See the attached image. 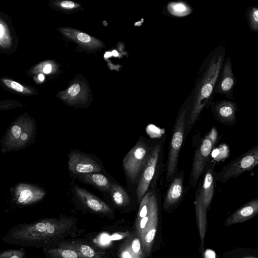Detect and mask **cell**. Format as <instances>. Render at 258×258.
Instances as JSON below:
<instances>
[{
    "instance_id": "7c38bea8",
    "label": "cell",
    "mask_w": 258,
    "mask_h": 258,
    "mask_svg": "<svg viewBox=\"0 0 258 258\" xmlns=\"http://www.w3.org/2000/svg\"><path fill=\"white\" fill-rule=\"evenodd\" d=\"M183 179V171L176 172L164 197L163 207L165 211L172 209L181 200L184 194Z\"/></svg>"
},
{
    "instance_id": "484cf974",
    "label": "cell",
    "mask_w": 258,
    "mask_h": 258,
    "mask_svg": "<svg viewBox=\"0 0 258 258\" xmlns=\"http://www.w3.org/2000/svg\"><path fill=\"white\" fill-rule=\"evenodd\" d=\"M80 91V87L78 84L73 85L68 90V93L71 96L77 95Z\"/></svg>"
},
{
    "instance_id": "52a82bcc",
    "label": "cell",
    "mask_w": 258,
    "mask_h": 258,
    "mask_svg": "<svg viewBox=\"0 0 258 258\" xmlns=\"http://www.w3.org/2000/svg\"><path fill=\"white\" fill-rule=\"evenodd\" d=\"M163 145L157 144L153 146L148 159L143 168L137 182L136 195L138 203L148 191L151 183L157 171L162 153Z\"/></svg>"
},
{
    "instance_id": "ffe728a7",
    "label": "cell",
    "mask_w": 258,
    "mask_h": 258,
    "mask_svg": "<svg viewBox=\"0 0 258 258\" xmlns=\"http://www.w3.org/2000/svg\"><path fill=\"white\" fill-rule=\"evenodd\" d=\"M124 245L134 258H146L141 241L135 233L128 238Z\"/></svg>"
},
{
    "instance_id": "d6a6232c",
    "label": "cell",
    "mask_w": 258,
    "mask_h": 258,
    "mask_svg": "<svg viewBox=\"0 0 258 258\" xmlns=\"http://www.w3.org/2000/svg\"><path fill=\"white\" fill-rule=\"evenodd\" d=\"M112 56V53L110 52H107L104 54L105 58H108Z\"/></svg>"
},
{
    "instance_id": "ba28073f",
    "label": "cell",
    "mask_w": 258,
    "mask_h": 258,
    "mask_svg": "<svg viewBox=\"0 0 258 258\" xmlns=\"http://www.w3.org/2000/svg\"><path fill=\"white\" fill-rule=\"evenodd\" d=\"M217 173L214 164L210 161L207 164L202 178L200 179L199 186L195 192V199L207 211L214 198ZM201 176V177H202Z\"/></svg>"
},
{
    "instance_id": "5b68a950",
    "label": "cell",
    "mask_w": 258,
    "mask_h": 258,
    "mask_svg": "<svg viewBox=\"0 0 258 258\" xmlns=\"http://www.w3.org/2000/svg\"><path fill=\"white\" fill-rule=\"evenodd\" d=\"M152 147L144 139H140L123 158L122 167L127 179L132 183H137Z\"/></svg>"
},
{
    "instance_id": "e575fe53",
    "label": "cell",
    "mask_w": 258,
    "mask_h": 258,
    "mask_svg": "<svg viewBox=\"0 0 258 258\" xmlns=\"http://www.w3.org/2000/svg\"><path fill=\"white\" fill-rule=\"evenodd\" d=\"M112 55L114 56H117L118 55V53L116 50H113L111 52Z\"/></svg>"
},
{
    "instance_id": "d4e9b609",
    "label": "cell",
    "mask_w": 258,
    "mask_h": 258,
    "mask_svg": "<svg viewBox=\"0 0 258 258\" xmlns=\"http://www.w3.org/2000/svg\"><path fill=\"white\" fill-rule=\"evenodd\" d=\"M119 255L120 258H134L124 245L121 247Z\"/></svg>"
},
{
    "instance_id": "5bb4252c",
    "label": "cell",
    "mask_w": 258,
    "mask_h": 258,
    "mask_svg": "<svg viewBox=\"0 0 258 258\" xmlns=\"http://www.w3.org/2000/svg\"><path fill=\"white\" fill-rule=\"evenodd\" d=\"M258 213V199L256 198L245 203L235 210L225 220V226H231L245 222Z\"/></svg>"
},
{
    "instance_id": "ac0fdd59",
    "label": "cell",
    "mask_w": 258,
    "mask_h": 258,
    "mask_svg": "<svg viewBox=\"0 0 258 258\" xmlns=\"http://www.w3.org/2000/svg\"><path fill=\"white\" fill-rule=\"evenodd\" d=\"M192 8L183 1L168 2L163 9V13L170 17L180 18L188 16L192 13Z\"/></svg>"
},
{
    "instance_id": "4fadbf2b",
    "label": "cell",
    "mask_w": 258,
    "mask_h": 258,
    "mask_svg": "<svg viewBox=\"0 0 258 258\" xmlns=\"http://www.w3.org/2000/svg\"><path fill=\"white\" fill-rule=\"evenodd\" d=\"M76 195L82 203L91 211L100 214H111L112 211L104 201L81 187L75 185Z\"/></svg>"
},
{
    "instance_id": "9a60e30c",
    "label": "cell",
    "mask_w": 258,
    "mask_h": 258,
    "mask_svg": "<svg viewBox=\"0 0 258 258\" xmlns=\"http://www.w3.org/2000/svg\"><path fill=\"white\" fill-rule=\"evenodd\" d=\"M47 258H83L76 249L64 246L60 243L51 244L43 248Z\"/></svg>"
},
{
    "instance_id": "7402d4cb",
    "label": "cell",
    "mask_w": 258,
    "mask_h": 258,
    "mask_svg": "<svg viewBox=\"0 0 258 258\" xmlns=\"http://www.w3.org/2000/svg\"><path fill=\"white\" fill-rule=\"evenodd\" d=\"M26 251L23 248L12 249L0 252V258H25Z\"/></svg>"
},
{
    "instance_id": "f546056e",
    "label": "cell",
    "mask_w": 258,
    "mask_h": 258,
    "mask_svg": "<svg viewBox=\"0 0 258 258\" xmlns=\"http://www.w3.org/2000/svg\"><path fill=\"white\" fill-rule=\"evenodd\" d=\"M51 71V66L49 64H46L43 69V72L46 74L49 73Z\"/></svg>"
},
{
    "instance_id": "f1b7e54d",
    "label": "cell",
    "mask_w": 258,
    "mask_h": 258,
    "mask_svg": "<svg viewBox=\"0 0 258 258\" xmlns=\"http://www.w3.org/2000/svg\"><path fill=\"white\" fill-rule=\"evenodd\" d=\"M60 5L62 7L66 8H73L75 6L74 3L69 1H63L61 3Z\"/></svg>"
},
{
    "instance_id": "8fae6325",
    "label": "cell",
    "mask_w": 258,
    "mask_h": 258,
    "mask_svg": "<svg viewBox=\"0 0 258 258\" xmlns=\"http://www.w3.org/2000/svg\"><path fill=\"white\" fill-rule=\"evenodd\" d=\"M68 157L69 170L74 174L100 172L102 170V167L96 160L84 154L72 152Z\"/></svg>"
},
{
    "instance_id": "1f68e13d",
    "label": "cell",
    "mask_w": 258,
    "mask_h": 258,
    "mask_svg": "<svg viewBox=\"0 0 258 258\" xmlns=\"http://www.w3.org/2000/svg\"><path fill=\"white\" fill-rule=\"evenodd\" d=\"M4 34V28L2 24H0V36L2 37Z\"/></svg>"
},
{
    "instance_id": "9c48e42d",
    "label": "cell",
    "mask_w": 258,
    "mask_h": 258,
    "mask_svg": "<svg viewBox=\"0 0 258 258\" xmlns=\"http://www.w3.org/2000/svg\"><path fill=\"white\" fill-rule=\"evenodd\" d=\"M237 79L232 69L229 56L225 58L216 82L213 94L223 95L229 100L235 99L233 95Z\"/></svg>"
},
{
    "instance_id": "4dcf8cb0",
    "label": "cell",
    "mask_w": 258,
    "mask_h": 258,
    "mask_svg": "<svg viewBox=\"0 0 258 258\" xmlns=\"http://www.w3.org/2000/svg\"><path fill=\"white\" fill-rule=\"evenodd\" d=\"M21 139L22 140H26L27 139L28 136H27V135L26 134L24 133V134L21 135Z\"/></svg>"
},
{
    "instance_id": "83f0119b",
    "label": "cell",
    "mask_w": 258,
    "mask_h": 258,
    "mask_svg": "<svg viewBox=\"0 0 258 258\" xmlns=\"http://www.w3.org/2000/svg\"><path fill=\"white\" fill-rule=\"evenodd\" d=\"M12 132L15 137L18 139L20 137L21 129L18 126L14 125L12 128Z\"/></svg>"
},
{
    "instance_id": "3957f363",
    "label": "cell",
    "mask_w": 258,
    "mask_h": 258,
    "mask_svg": "<svg viewBox=\"0 0 258 258\" xmlns=\"http://www.w3.org/2000/svg\"><path fill=\"white\" fill-rule=\"evenodd\" d=\"M189 100L187 97L181 105L171 133L168 154L165 179L171 181L176 172L180 151L185 136V125L189 108Z\"/></svg>"
},
{
    "instance_id": "4316f807",
    "label": "cell",
    "mask_w": 258,
    "mask_h": 258,
    "mask_svg": "<svg viewBox=\"0 0 258 258\" xmlns=\"http://www.w3.org/2000/svg\"><path fill=\"white\" fill-rule=\"evenodd\" d=\"M77 38L79 40L84 43H88L91 40V37L89 35L82 32L79 33L77 35Z\"/></svg>"
},
{
    "instance_id": "6da1fadb",
    "label": "cell",
    "mask_w": 258,
    "mask_h": 258,
    "mask_svg": "<svg viewBox=\"0 0 258 258\" xmlns=\"http://www.w3.org/2000/svg\"><path fill=\"white\" fill-rule=\"evenodd\" d=\"M226 48L220 44L211 50L201 64L188 97L189 108L187 116L185 136L191 132L205 108L214 100L213 91L218 75L225 59Z\"/></svg>"
},
{
    "instance_id": "d590c367",
    "label": "cell",
    "mask_w": 258,
    "mask_h": 258,
    "mask_svg": "<svg viewBox=\"0 0 258 258\" xmlns=\"http://www.w3.org/2000/svg\"><path fill=\"white\" fill-rule=\"evenodd\" d=\"M243 258H256V257H252V256H249V257H243Z\"/></svg>"
},
{
    "instance_id": "8992f818",
    "label": "cell",
    "mask_w": 258,
    "mask_h": 258,
    "mask_svg": "<svg viewBox=\"0 0 258 258\" xmlns=\"http://www.w3.org/2000/svg\"><path fill=\"white\" fill-rule=\"evenodd\" d=\"M258 164V146L251 149L225 165L217 173V181L224 183L239 176Z\"/></svg>"
},
{
    "instance_id": "603a6c76",
    "label": "cell",
    "mask_w": 258,
    "mask_h": 258,
    "mask_svg": "<svg viewBox=\"0 0 258 258\" xmlns=\"http://www.w3.org/2000/svg\"><path fill=\"white\" fill-rule=\"evenodd\" d=\"M2 81L7 87L16 91L24 93L30 92L28 89L15 81L9 79H3Z\"/></svg>"
},
{
    "instance_id": "2e32d148",
    "label": "cell",
    "mask_w": 258,
    "mask_h": 258,
    "mask_svg": "<svg viewBox=\"0 0 258 258\" xmlns=\"http://www.w3.org/2000/svg\"><path fill=\"white\" fill-rule=\"evenodd\" d=\"M61 244L77 250L83 258H103L105 253L95 246L83 241L64 242Z\"/></svg>"
},
{
    "instance_id": "7a4b0ae2",
    "label": "cell",
    "mask_w": 258,
    "mask_h": 258,
    "mask_svg": "<svg viewBox=\"0 0 258 258\" xmlns=\"http://www.w3.org/2000/svg\"><path fill=\"white\" fill-rule=\"evenodd\" d=\"M72 224L71 219L64 218H44L30 223L18 224L12 227L2 240L13 245L44 248L55 243Z\"/></svg>"
},
{
    "instance_id": "cb8c5ba5",
    "label": "cell",
    "mask_w": 258,
    "mask_h": 258,
    "mask_svg": "<svg viewBox=\"0 0 258 258\" xmlns=\"http://www.w3.org/2000/svg\"><path fill=\"white\" fill-rule=\"evenodd\" d=\"M32 196L31 191L29 189H25L21 191L18 198V202L22 203L26 201Z\"/></svg>"
},
{
    "instance_id": "d6986e66",
    "label": "cell",
    "mask_w": 258,
    "mask_h": 258,
    "mask_svg": "<svg viewBox=\"0 0 258 258\" xmlns=\"http://www.w3.org/2000/svg\"><path fill=\"white\" fill-rule=\"evenodd\" d=\"M109 193L113 203L116 207L122 208L130 204V197L127 191L121 185L111 183Z\"/></svg>"
},
{
    "instance_id": "277c9868",
    "label": "cell",
    "mask_w": 258,
    "mask_h": 258,
    "mask_svg": "<svg viewBox=\"0 0 258 258\" xmlns=\"http://www.w3.org/2000/svg\"><path fill=\"white\" fill-rule=\"evenodd\" d=\"M218 135L216 128L213 126L208 134L201 141L195 151L188 184L195 188L203 175L207 163L210 161L212 151L218 142Z\"/></svg>"
},
{
    "instance_id": "44dd1931",
    "label": "cell",
    "mask_w": 258,
    "mask_h": 258,
    "mask_svg": "<svg viewBox=\"0 0 258 258\" xmlns=\"http://www.w3.org/2000/svg\"><path fill=\"white\" fill-rule=\"evenodd\" d=\"M245 17L248 28L251 31H258V8L256 6H250L246 11Z\"/></svg>"
},
{
    "instance_id": "836d02e7",
    "label": "cell",
    "mask_w": 258,
    "mask_h": 258,
    "mask_svg": "<svg viewBox=\"0 0 258 258\" xmlns=\"http://www.w3.org/2000/svg\"><path fill=\"white\" fill-rule=\"evenodd\" d=\"M38 79L41 81H42L44 80V76L43 75L40 74L38 75Z\"/></svg>"
},
{
    "instance_id": "e0dca14e",
    "label": "cell",
    "mask_w": 258,
    "mask_h": 258,
    "mask_svg": "<svg viewBox=\"0 0 258 258\" xmlns=\"http://www.w3.org/2000/svg\"><path fill=\"white\" fill-rule=\"evenodd\" d=\"M78 175L86 183L93 186L102 192H109L111 182L104 175L99 172H95Z\"/></svg>"
},
{
    "instance_id": "30bf717a",
    "label": "cell",
    "mask_w": 258,
    "mask_h": 258,
    "mask_svg": "<svg viewBox=\"0 0 258 258\" xmlns=\"http://www.w3.org/2000/svg\"><path fill=\"white\" fill-rule=\"evenodd\" d=\"M210 109L215 118L225 125H234L236 122V113L238 105L233 100H213Z\"/></svg>"
}]
</instances>
